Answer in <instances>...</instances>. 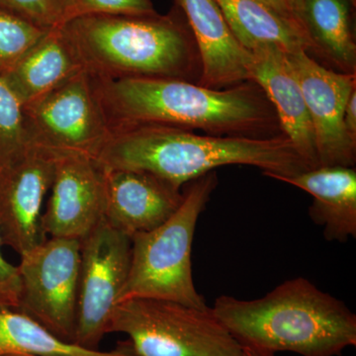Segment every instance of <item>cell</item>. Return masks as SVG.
<instances>
[{"label": "cell", "mask_w": 356, "mask_h": 356, "mask_svg": "<svg viewBox=\"0 0 356 356\" xmlns=\"http://www.w3.org/2000/svg\"><path fill=\"white\" fill-rule=\"evenodd\" d=\"M250 53V81L273 103L283 135L291 140L311 170L320 168L310 114L288 54L271 44H259Z\"/></svg>", "instance_id": "14"}, {"label": "cell", "mask_w": 356, "mask_h": 356, "mask_svg": "<svg viewBox=\"0 0 356 356\" xmlns=\"http://www.w3.org/2000/svg\"><path fill=\"white\" fill-rule=\"evenodd\" d=\"M283 1L286 4V6L289 8V10L291 11L293 15L299 21L300 24H301L299 19V14L300 10H301L302 0H283ZM302 27H303V26H302Z\"/></svg>", "instance_id": "28"}, {"label": "cell", "mask_w": 356, "mask_h": 356, "mask_svg": "<svg viewBox=\"0 0 356 356\" xmlns=\"http://www.w3.org/2000/svg\"><path fill=\"white\" fill-rule=\"evenodd\" d=\"M343 125L350 139L356 143V89L351 92L346 102L343 114Z\"/></svg>", "instance_id": "26"}, {"label": "cell", "mask_w": 356, "mask_h": 356, "mask_svg": "<svg viewBox=\"0 0 356 356\" xmlns=\"http://www.w3.org/2000/svg\"><path fill=\"white\" fill-rule=\"evenodd\" d=\"M130 236L103 219L79 240V292L74 343L98 350L130 270Z\"/></svg>", "instance_id": "8"}, {"label": "cell", "mask_w": 356, "mask_h": 356, "mask_svg": "<svg viewBox=\"0 0 356 356\" xmlns=\"http://www.w3.org/2000/svg\"><path fill=\"white\" fill-rule=\"evenodd\" d=\"M2 242L0 236V248ZM21 278L18 266H14L4 259L0 250V307L17 310L19 306Z\"/></svg>", "instance_id": "25"}, {"label": "cell", "mask_w": 356, "mask_h": 356, "mask_svg": "<svg viewBox=\"0 0 356 356\" xmlns=\"http://www.w3.org/2000/svg\"><path fill=\"white\" fill-rule=\"evenodd\" d=\"M110 332L127 334L136 356H247L209 307L126 300L115 307Z\"/></svg>", "instance_id": "6"}, {"label": "cell", "mask_w": 356, "mask_h": 356, "mask_svg": "<svg viewBox=\"0 0 356 356\" xmlns=\"http://www.w3.org/2000/svg\"><path fill=\"white\" fill-rule=\"evenodd\" d=\"M92 159L99 168L143 170L180 188L225 165L255 166L270 178L311 170L285 136L257 139L199 135L161 125L114 131Z\"/></svg>", "instance_id": "2"}, {"label": "cell", "mask_w": 356, "mask_h": 356, "mask_svg": "<svg viewBox=\"0 0 356 356\" xmlns=\"http://www.w3.org/2000/svg\"><path fill=\"white\" fill-rule=\"evenodd\" d=\"M225 19L248 51L261 44L280 47L287 54L305 51L311 43L296 21L281 15L261 0H215Z\"/></svg>", "instance_id": "19"}, {"label": "cell", "mask_w": 356, "mask_h": 356, "mask_svg": "<svg viewBox=\"0 0 356 356\" xmlns=\"http://www.w3.org/2000/svg\"><path fill=\"white\" fill-rule=\"evenodd\" d=\"M30 147L22 103L0 76V166L13 163Z\"/></svg>", "instance_id": "21"}, {"label": "cell", "mask_w": 356, "mask_h": 356, "mask_svg": "<svg viewBox=\"0 0 356 356\" xmlns=\"http://www.w3.org/2000/svg\"><path fill=\"white\" fill-rule=\"evenodd\" d=\"M308 192L309 216L324 227L325 240L346 243L356 236V170L355 166H320L292 177H276Z\"/></svg>", "instance_id": "16"}, {"label": "cell", "mask_w": 356, "mask_h": 356, "mask_svg": "<svg viewBox=\"0 0 356 356\" xmlns=\"http://www.w3.org/2000/svg\"><path fill=\"white\" fill-rule=\"evenodd\" d=\"M57 156L32 147L0 166V236L2 245L22 255L46 240L42 205L50 191Z\"/></svg>", "instance_id": "11"}, {"label": "cell", "mask_w": 356, "mask_h": 356, "mask_svg": "<svg viewBox=\"0 0 356 356\" xmlns=\"http://www.w3.org/2000/svg\"><path fill=\"white\" fill-rule=\"evenodd\" d=\"M91 79L111 133L161 125L213 136H284L273 103L252 81L213 89L179 79Z\"/></svg>", "instance_id": "1"}, {"label": "cell", "mask_w": 356, "mask_h": 356, "mask_svg": "<svg viewBox=\"0 0 356 356\" xmlns=\"http://www.w3.org/2000/svg\"><path fill=\"white\" fill-rule=\"evenodd\" d=\"M31 147L54 156L95 159L111 136L90 74L86 70L23 107Z\"/></svg>", "instance_id": "7"}, {"label": "cell", "mask_w": 356, "mask_h": 356, "mask_svg": "<svg viewBox=\"0 0 356 356\" xmlns=\"http://www.w3.org/2000/svg\"><path fill=\"white\" fill-rule=\"evenodd\" d=\"M48 30L0 7V76L11 72Z\"/></svg>", "instance_id": "22"}, {"label": "cell", "mask_w": 356, "mask_h": 356, "mask_svg": "<svg viewBox=\"0 0 356 356\" xmlns=\"http://www.w3.org/2000/svg\"><path fill=\"white\" fill-rule=\"evenodd\" d=\"M83 70L103 79H179L198 83L201 60L184 14H100L60 25Z\"/></svg>", "instance_id": "4"}, {"label": "cell", "mask_w": 356, "mask_h": 356, "mask_svg": "<svg viewBox=\"0 0 356 356\" xmlns=\"http://www.w3.org/2000/svg\"><path fill=\"white\" fill-rule=\"evenodd\" d=\"M217 184L215 170L188 182L182 203L170 219L131 238L130 270L118 303L154 298L196 308L208 307L194 284L192 245L199 217Z\"/></svg>", "instance_id": "5"}, {"label": "cell", "mask_w": 356, "mask_h": 356, "mask_svg": "<svg viewBox=\"0 0 356 356\" xmlns=\"http://www.w3.org/2000/svg\"><path fill=\"white\" fill-rule=\"evenodd\" d=\"M191 27L201 60L199 86L224 89L250 81L252 55L243 48L215 0H175Z\"/></svg>", "instance_id": "15"}, {"label": "cell", "mask_w": 356, "mask_h": 356, "mask_svg": "<svg viewBox=\"0 0 356 356\" xmlns=\"http://www.w3.org/2000/svg\"><path fill=\"white\" fill-rule=\"evenodd\" d=\"M355 0H302L299 19L315 54L343 74H356Z\"/></svg>", "instance_id": "18"}, {"label": "cell", "mask_w": 356, "mask_h": 356, "mask_svg": "<svg viewBox=\"0 0 356 356\" xmlns=\"http://www.w3.org/2000/svg\"><path fill=\"white\" fill-rule=\"evenodd\" d=\"M310 114L320 166H350L356 143L343 125L344 108L356 89V74L327 69L305 51L288 54Z\"/></svg>", "instance_id": "10"}, {"label": "cell", "mask_w": 356, "mask_h": 356, "mask_svg": "<svg viewBox=\"0 0 356 356\" xmlns=\"http://www.w3.org/2000/svg\"><path fill=\"white\" fill-rule=\"evenodd\" d=\"M102 170L104 219L130 238L158 228L177 212L184 200L180 187L152 173L114 168Z\"/></svg>", "instance_id": "13"}, {"label": "cell", "mask_w": 356, "mask_h": 356, "mask_svg": "<svg viewBox=\"0 0 356 356\" xmlns=\"http://www.w3.org/2000/svg\"><path fill=\"white\" fill-rule=\"evenodd\" d=\"M51 191L41 218L44 236L79 241L104 219L102 170L95 159L58 156Z\"/></svg>", "instance_id": "12"}, {"label": "cell", "mask_w": 356, "mask_h": 356, "mask_svg": "<svg viewBox=\"0 0 356 356\" xmlns=\"http://www.w3.org/2000/svg\"><path fill=\"white\" fill-rule=\"evenodd\" d=\"M4 356H33V355H4Z\"/></svg>", "instance_id": "30"}, {"label": "cell", "mask_w": 356, "mask_h": 356, "mask_svg": "<svg viewBox=\"0 0 356 356\" xmlns=\"http://www.w3.org/2000/svg\"><path fill=\"white\" fill-rule=\"evenodd\" d=\"M20 257L17 310L58 339L72 343L76 327L79 241L46 238Z\"/></svg>", "instance_id": "9"}, {"label": "cell", "mask_w": 356, "mask_h": 356, "mask_svg": "<svg viewBox=\"0 0 356 356\" xmlns=\"http://www.w3.org/2000/svg\"><path fill=\"white\" fill-rule=\"evenodd\" d=\"M62 25L67 21L100 14L149 15L156 13L152 0H56Z\"/></svg>", "instance_id": "23"}, {"label": "cell", "mask_w": 356, "mask_h": 356, "mask_svg": "<svg viewBox=\"0 0 356 356\" xmlns=\"http://www.w3.org/2000/svg\"><path fill=\"white\" fill-rule=\"evenodd\" d=\"M0 7L44 29L62 25L56 0H0Z\"/></svg>", "instance_id": "24"}, {"label": "cell", "mask_w": 356, "mask_h": 356, "mask_svg": "<svg viewBox=\"0 0 356 356\" xmlns=\"http://www.w3.org/2000/svg\"><path fill=\"white\" fill-rule=\"evenodd\" d=\"M136 356L130 344L118 350L102 351L58 339L29 316L7 307H0V356Z\"/></svg>", "instance_id": "20"}, {"label": "cell", "mask_w": 356, "mask_h": 356, "mask_svg": "<svg viewBox=\"0 0 356 356\" xmlns=\"http://www.w3.org/2000/svg\"><path fill=\"white\" fill-rule=\"evenodd\" d=\"M215 317L245 350L274 355L337 356L356 346V316L310 280L285 281L262 298L219 297Z\"/></svg>", "instance_id": "3"}, {"label": "cell", "mask_w": 356, "mask_h": 356, "mask_svg": "<svg viewBox=\"0 0 356 356\" xmlns=\"http://www.w3.org/2000/svg\"><path fill=\"white\" fill-rule=\"evenodd\" d=\"M245 353H247V356H274L269 355H262V353H255V351L245 350Z\"/></svg>", "instance_id": "29"}, {"label": "cell", "mask_w": 356, "mask_h": 356, "mask_svg": "<svg viewBox=\"0 0 356 356\" xmlns=\"http://www.w3.org/2000/svg\"><path fill=\"white\" fill-rule=\"evenodd\" d=\"M261 1L264 2L267 6H270L274 10L277 11L281 15L285 16V17L290 18V19L295 20L296 22L299 23V21L293 15L291 11L289 10V8H288L283 0H261Z\"/></svg>", "instance_id": "27"}, {"label": "cell", "mask_w": 356, "mask_h": 356, "mask_svg": "<svg viewBox=\"0 0 356 356\" xmlns=\"http://www.w3.org/2000/svg\"><path fill=\"white\" fill-rule=\"evenodd\" d=\"M83 70L76 51L58 26L48 30L3 77L24 107Z\"/></svg>", "instance_id": "17"}]
</instances>
